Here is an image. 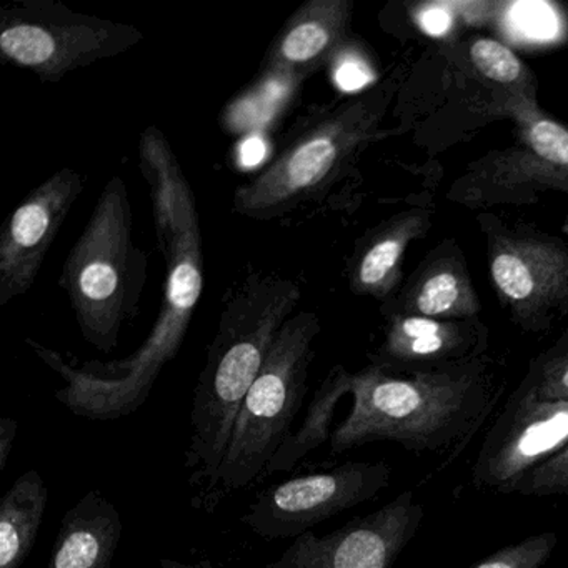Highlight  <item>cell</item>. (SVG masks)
Masks as SVG:
<instances>
[{
	"label": "cell",
	"mask_w": 568,
	"mask_h": 568,
	"mask_svg": "<svg viewBox=\"0 0 568 568\" xmlns=\"http://www.w3.org/2000/svg\"><path fill=\"white\" fill-rule=\"evenodd\" d=\"M82 191L84 175L61 169L6 219L0 229V307L31 291Z\"/></svg>",
	"instance_id": "4fadbf2b"
},
{
	"label": "cell",
	"mask_w": 568,
	"mask_h": 568,
	"mask_svg": "<svg viewBox=\"0 0 568 568\" xmlns=\"http://www.w3.org/2000/svg\"><path fill=\"white\" fill-rule=\"evenodd\" d=\"M142 41L134 26L82 14L54 0H22L0 9V58L44 82H61Z\"/></svg>",
	"instance_id": "ba28073f"
},
{
	"label": "cell",
	"mask_w": 568,
	"mask_h": 568,
	"mask_svg": "<svg viewBox=\"0 0 568 568\" xmlns=\"http://www.w3.org/2000/svg\"><path fill=\"white\" fill-rule=\"evenodd\" d=\"M517 494L530 497L568 495V445L560 454L528 474L518 485Z\"/></svg>",
	"instance_id": "cb8c5ba5"
},
{
	"label": "cell",
	"mask_w": 568,
	"mask_h": 568,
	"mask_svg": "<svg viewBox=\"0 0 568 568\" xmlns=\"http://www.w3.org/2000/svg\"><path fill=\"white\" fill-rule=\"evenodd\" d=\"M19 422L16 418H0V471L8 467L9 458L14 450L16 438H18Z\"/></svg>",
	"instance_id": "484cf974"
},
{
	"label": "cell",
	"mask_w": 568,
	"mask_h": 568,
	"mask_svg": "<svg viewBox=\"0 0 568 568\" xmlns=\"http://www.w3.org/2000/svg\"><path fill=\"white\" fill-rule=\"evenodd\" d=\"M480 298L460 245L444 239L408 275L384 305L385 315L404 314L437 321H467L480 314Z\"/></svg>",
	"instance_id": "2e32d148"
},
{
	"label": "cell",
	"mask_w": 568,
	"mask_h": 568,
	"mask_svg": "<svg viewBox=\"0 0 568 568\" xmlns=\"http://www.w3.org/2000/svg\"><path fill=\"white\" fill-rule=\"evenodd\" d=\"M301 297L297 282L265 272L247 275L225 295L195 385L184 455L197 510L207 511L242 404Z\"/></svg>",
	"instance_id": "7a4b0ae2"
},
{
	"label": "cell",
	"mask_w": 568,
	"mask_h": 568,
	"mask_svg": "<svg viewBox=\"0 0 568 568\" xmlns=\"http://www.w3.org/2000/svg\"><path fill=\"white\" fill-rule=\"evenodd\" d=\"M351 0H308L272 41L261 64L267 81L297 85L331 65L351 44Z\"/></svg>",
	"instance_id": "5bb4252c"
},
{
	"label": "cell",
	"mask_w": 568,
	"mask_h": 568,
	"mask_svg": "<svg viewBox=\"0 0 568 568\" xmlns=\"http://www.w3.org/2000/svg\"><path fill=\"white\" fill-rule=\"evenodd\" d=\"M351 384L352 374L344 365H335L328 371L308 404L301 427L292 432L291 437L278 448L265 468L264 477L291 471L307 454L331 440L335 408L345 395H351Z\"/></svg>",
	"instance_id": "ffe728a7"
},
{
	"label": "cell",
	"mask_w": 568,
	"mask_h": 568,
	"mask_svg": "<svg viewBox=\"0 0 568 568\" xmlns=\"http://www.w3.org/2000/svg\"><path fill=\"white\" fill-rule=\"evenodd\" d=\"M139 168L151 195L155 237L165 262L161 311L144 344L122 361L72 365L28 338L36 355L64 381L55 400L91 420H121L148 402L165 365L178 357L204 292L197 202L171 142L155 125L141 134Z\"/></svg>",
	"instance_id": "6da1fadb"
},
{
	"label": "cell",
	"mask_w": 568,
	"mask_h": 568,
	"mask_svg": "<svg viewBox=\"0 0 568 568\" xmlns=\"http://www.w3.org/2000/svg\"><path fill=\"white\" fill-rule=\"evenodd\" d=\"M478 108L514 124V144L470 162L448 189V201L490 209L531 204L548 192L568 195V125L524 95L487 94Z\"/></svg>",
	"instance_id": "52a82bcc"
},
{
	"label": "cell",
	"mask_w": 568,
	"mask_h": 568,
	"mask_svg": "<svg viewBox=\"0 0 568 568\" xmlns=\"http://www.w3.org/2000/svg\"><path fill=\"white\" fill-rule=\"evenodd\" d=\"M424 517V505L405 490L324 537L305 531L265 568H392Z\"/></svg>",
	"instance_id": "7c38bea8"
},
{
	"label": "cell",
	"mask_w": 568,
	"mask_h": 568,
	"mask_svg": "<svg viewBox=\"0 0 568 568\" xmlns=\"http://www.w3.org/2000/svg\"><path fill=\"white\" fill-rule=\"evenodd\" d=\"M557 544L558 537L554 531L531 535L494 551L471 568H541L550 560Z\"/></svg>",
	"instance_id": "603a6c76"
},
{
	"label": "cell",
	"mask_w": 568,
	"mask_h": 568,
	"mask_svg": "<svg viewBox=\"0 0 568 568\" xmlns=\"http://www.w3.org/2000/svg\"><path fill=\"white\" fill-rule=\"evenodd\" d=\"M432 217V209H407L362 235L347 262L352 294L388 304L404 284V261L408 247L428 234Z\"/></svg>",
	"instance_id": "e0dca14e"
},
{
	"label": "cell",
	"mask_w": 568,
	"mask_h": 568,
	"mask_svg": "<svg viewBox=\"0 0 568 568\" xmlns=\"http://www.w3.org/2000/svg\"><path fill=\"white\" fill-rule=\"evenodd\" d=\"M487 241L491 287L525 334L545 335L568 314V244L531 225L477 217Z\"/></svg>",
	"instance_id": "9c48e42d"
},
{
	"label": "cell",
	"mask_w": 568,
	"mask_h": 568,
	"mask_svg": "<svg viewBox=\"0 0 568 568\" xmlns=\"http://www.w3.org/2000/svg\"><path fill=\"white\" fill-rule=\"evenodd\" d=\"M464 54L474 81L487 88L485 94H517L538 101L537 78L504 42L474 38L465 45Z\"/></svg>",
	"instance_id": "44dd1931"
},
{
	"label": "cell",
	"mask_w": 568,
	"mask_h": 568,
	"mask_svg": "<svg viewBox=\"0 0 568 568\" xmlns=\"http://www.w3.org/2000/svg\"><path fill=\"white\" fill-rule=\"evenodd\" d=\"M159 568H215L211 561L204 560L199 564H182L179 560H172V558H161L159 561Z\"/></svg>",
	"instance_id": "4316f807"
},
{
	"label": "cell",
	"mask_w": 568,
	"mask_h": 568,
	"mask_svg": "<svg viewBox=\"0 0 568 568\" xmlns=\"http://www.w3.org/2000/svg\"><path fill=\"white\" fill-rule=\"evenodd\" d=\"M568 445V400H540L518 387L481 442L471 467L480 490L517 494L535 468Z\"/></svg>",
	"instance_id": "8fae6325"
},
{
	"label": "cell",
	"mask_w": 568,
	"mask_h": 568,
	"mask_svg": "<svg viewBox=\"0 0 568 568\" xmlns=\"http://www.w3.org/2000/svg\"><path fill=\"white\" fill-rule=\"evenodd\" d=\"M351 395V414L332 432V455L381 440L440 452L481 424L494 378L485 357L402 375L367 365L352 374Z\"/></svg>",
	"instance_id": "3957f363"
},
{
	"label": "cell",
	"mask_w": 568,
	"mask_h": 568,
	"mask_svg": "<svg viewBox=\"0 0 568 568\" xmlns=\"http://www.w3.org/2000/svg\"><path fill=\"white\" fill-rule=\"evenodd\" d=\"M49 491L38 470H28L0 501V568H21L38 540Z\"/></svg>",
	"instance_id": "d6986e66"
},
{
	"label": "cell",
	"mask_w": 568,
	"mask_h": 568,
	"mask_svg": "<svg viewBox=\"0 0 568 568\" xmlns=\"http://www.w3.org/2000/svg\"><path fill=\"white\" fill-rule=\"evenodd\" d=\"M385 462H345L325 471L288 478L255 497L242 524L267 541L288 540L377 497L390 484Z\"/></svg>",
	"instance_id": "30bf717a"
},
{
	"label": "cell",
	"mask_w": 568,
	"mask_h": 568,
	"mask_svg": "<svg viewBox=\"0 0 568 568\" xmlns=\"http://www.w3.org/2000/svg\"><path fill=\"white\" fill-rule=\"evenodd\" d=\"M321 328L315 312H298L278 332L239 412L207 514L229 495L264 477L265 468L291 437L307 395L314 342Z\"/></svg>",
	"instance_id": "8992f818"
},
{
	"label": "cell",
	"mask_w": 568,
	"mask_h": 568,
	"mask_svg": "<svg viewBox=\"0 0 568 568\" xmlns=\"http://www.w3.org/2000/svg\"><path fill=\"white\" fill-rule=\"evenodd\" d=\"M122 531L121 511L92 488L62 517L48 568H112Z\"/></svg>",
	"instance_id": "ac0fdd59"
},
{
	"label": "cell",
	"mask_w": 568,
	"mask_h": 568,
	"mask_svg": "<svg viewBox=\"0 0 568 568\" xmlns=\"http://www.w3.org/2000/svg\"><path fill=\"white\" fill-rule=\"evenodd\" d=\"M149 255L134 239L128 185L114 175L62 267L64 288L82 337L109 354L138 315L148 285Z\"/></svg>",
	"instance_id": "5b68a950"
},
{
	"label": "cell",
	"mask_w": 568,
	"mask_h": 568,
	"mask_svg": "<svg viewBox=\"0 0 568 568\" xmlns=\"http://www.w3.org/2000/svg\"><path fill=\"white\" fill-rule=\"evenodd\" d=\"M448 11L452 18L458 19L467 26H485L491 24L500 18L501 11L508 8L505 2H448Z\"/></svg>",
	"instance_id": "d4e9b609"
},
{
	"label": "cell",
	"mask_w": 568,
	"mask_h": 568,
	"mask_svg": "<svg viewBox=\"0 0 568 568\" xmlns=\"http://www.w3.org/2000/svg\"><path fill=\"white\" fill-rule=\"evenodd\" d=\"M487 347L488 328L478 317L437 321L388 314L384 341L371 355V365L387 374H414L485 357Z\"/></svg>",
	"instance_id": "9a60e30c"
},
{
	"label": "cell",
	"mask_w": 568,
	"mask_h": 568,
	"mask_svg": "<svg viewBox=\"0 0 568 568\" xmlns=\"http://www.w3.org/2000/svg\"><path fill=\"white\" fill-rule=\"evenodd\" d=\"M397 75L305 119L274 159L239 185L232 209L252 221H274L317 199L347 172L368 145L384 138L381 125L397 92Z\"/></svg>",
	"instance_id": "277c9868"
},
{
	"label": "cell",
	"mask_w": 568,
	"mask_h": 568,
	"mask_svg": "<svg viewBox=\"0 0 568 568\" xmlns=\"http://www.w3.org/2000/svg\"><path fill=\"white\" fill-rule=\"evenodd\" d=\"M518 387L540 400H568V328L548 351L530 362Z\"/></svg>",
	"instance_id": "7402d4cb"
}]
</instances>
